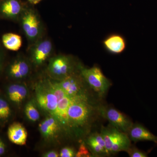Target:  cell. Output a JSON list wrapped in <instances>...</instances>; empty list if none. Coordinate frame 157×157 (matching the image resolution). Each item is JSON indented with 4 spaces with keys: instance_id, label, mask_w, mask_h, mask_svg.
I'll use <instances>...</instances> for the list:
<instances>
[{
    "instance_id": "cell-1",
    "label": "cell",
    "mask_w": 157,
    "mask_h": 157,
    "mask_svg": "<svg viewBox=\"0 0 157 157\" xmlns=\"http://www.w3.org/2000/svg\"><path fill=\"white\" fill-rule=\"evenodd\" d=\"M93 112L86 94L73 97L68 111L70 132L80 131L87 125Z\"/></svg>"
},
{
    "instance_id": "cell-2",
    "label": "cell",
    "mask_w": 157,
    "mask_h": 157,
    "mask_svg": "<svg viewBox=\"0 0 157 157\" xmlns=\"http://www.w3.org/2000/svg\"><path fill=\"white\" fill-rule=\"evenodd\" d=\"M101 134L105 140L109 155L118 152L126 151L131 147V140L128 135L114 127H103Z\"/></svg>"
},
{
    "instance_id": "cell-3",
    "label": "cell",
    "mask_w": 157,
    "mask_h": 157,
    "mask_svg": "<svg viewBox=\"0 0 157 157\" xmlns=\"http://www.w3.org/2000/svg\"><path fill=\"white\" fill-rule=\"evenodd\" d=\"M48 82L57 99V107L53 116L57 120L62 127L70 132L68 111L73 97L68 95L57 82L48 80Z\"/></svg>"
},
{
    "instance_id": "cell-4",
    "label": "cell",
    "mask_w": 157,
    "mask_h": 157,
    "mask_svg": "<svg viewBox=\"0 0 157 157\" xmlns=\"http://www.w3.org/2000/svg\"><path fill=\"white\" fill-rule=\"evenodd\" d=\"M81 76L89 85L100 96H104L110 86L109 80L98 67L90 68L81 67Z\"/></svg>"
},
{
    "instance_id": "cell-5",
    "label": "cell",
    "mask_w": 157,
    "mask_h": 157,
    "mask_svg": "<svg viewBox=\"0 0 157 157\" xmlns=\"http://www.w3.org/2000/svg\"><path fill=\"white\" fill-rule=\"evenodd\" d=\"M36 95L39 107L53 116L57 107V99L48 81L37 86Z\"/></svg>"
},
{
    "instance_id": "cell-6",
    "label": "cell",
    "mask_w": 157,
    "mask_h": 157,
    "mask_svg": "<svg viewBox=\"0 0 157 157\" xmlns=\"http://www.w3.org/2000/svg\"><path fill=\"white\" fill-rule=\"evenodd\" d=\"M98 111L113 127L125 133L128 132L133 125L132 121L126 116L112 107L101 106L98 108Z\"/></svg>"
},
{
    "instance_id": "cell-7",
    "label": "cell",
    "mask_w": 157,
    "mask_h": 157,
    "mask_svg": "<svg viewBox=\"0 0 157 157\" xmlns=\"http://www.w3.org/2000/svg\"><path fill=\"white\" fill-rule=\"evenodd\" d=\"M21 14V26L25 34L29 40L36 41L42 32V24L39 16L32 9L24 11Z\"/></svg>"
},
{
    "instance_id": "cell-8",
    "label": "cell",
    "mask_w": 157,
    "mask_h": 157,
    "mask_svg": "<svg viewBox=\"0 0 157 157\" xmlns=\"http://www.w3.org/2000/svg\"><path fill=\"white\" fill-rule=\"evenodd\" d=\"M73 63L70 57L59 55L51 59L48 70L52 76L60 79L72 74Z\"/></svg>"
},
{
    "instance_id": "cell-9",
    "label": "cell",
    "mask_w": 157,
    "mask_h": 157,
    "mask_svg": "<svg viewBox=\"0 0 157 157\" xmlns=\"http://www.w3.org/2000/svg\"><path fill=\"white\" fill-rule=\"evenodd\" d=\"M52 48V43L48 39L37 42L31 50V57L35 65L39 66L43 64L50 56Z\"/></svg>"
},
{
    "instance_id": "cell-10",
    "label": "cell",
    "mask_w": 157,
    "mask_h": 157,
    "mask_svg": "<svg viewBox=\"0 0 157 157\" xmlns=\"http://www.w3.org/2000/svg\"><path fill=\"white\" fill-rule=\"evenodd\" d=\"M58 83L64 91L70 97L86 94L80 78L73 74L60 79Z\"/></svg>"
},
{
    "instance_id": "cell-11",
    "label": "cell",
    "mask_w": 157,
    "mask_h": 157,
    "mask_svg": "<svg viewBox=\"0 0 157 157\" xmlns=\"http://www.w3.org/2000/svg\"><path fill=\"white\" fill-rule=\"evenodd\" d=\"M61 128V126L58 121L52 115L46 118L39 125V131L46 139H52L56 137Z\"/></svg>"
},
{
    "instance_id": "cell-12",
    "label": "cell",
    "mask_w": 157,
    "mask_h": 157,
    "mask_svg": "<svg viewBox=\"0 0 157 157\" xmlns=\"http://www.w3.org/2000/svg\"><path fill=\"white\" fill-rule=\"evenodd\" d=\"M128 133L130 140L135 142L150 141L157 144V136L140 124H133Z\"/></svg>"
},
{
    "instance_id": "cell-13",
    "label": "cell",
    "mask_w": 157,
    "mask_h": 157,
    "mask_svg": "<svg viewBox=\"0 0 157 157\" xmlns=\"http://www.w3.org/2000/svg\"><path fill=\"white\" fill-rule=\"evenodd\" d=\"M9 140L16 145H25L27 139L26 130L21 124L15 122L9 127L8 130Z\"/></svg>"
},
{
    "instance_id": "cell-14",
    "label": "cell",
    "mask_w": 157,
    "mask_h": 157,
    "mask_svg": "<svg viewBox=\"0 0 157 157\" xmlns=\"http://www.w3.org/2000/svg\"><path fill=\"white\" fill-rule=\"evenodd\" d=\"M30 71L29 64L24 58H19L11 64L9 68V76L15 79H22L29 75Z\"/></svg>"
},
{
    "instance_id": "cell-15",
    "label": "cell",
    "mask_w": 157,
    "mask_h": 157,
    "mask_svg": "<svg viewBox=\"0 0 157 157\" xmlns=\"http://www.w3.org/2000/svg\"><path fill=\"white\" fill-rule=\"evenodd\" d=\"M87 143L93 153L96 155H108L106 144L101 133H94L87 139Z\"/></svg>"
},
{
    "instance_id": "cell-16",
    "label": "cell",
    "mask_w": 157,
    "mask_h": 157,
    "mask_svg": "<svg viewBox=\"0 0 157 157\" xmlns=\"http://www.w3.org/2000/svg\"><path fill=\"white\" fill-rule=\"evenodd\" d=\"M0 11L6 17L15 18L22 13V7L18 0H6L1 5Z\"/></svg>"
},
{
    "instance_id": "cell-17",
    "label": "cell",
    "mask_w": 157,
    "mask_h": 157,
    "mask_svg": "<svg viewBox=\"0 0 157 157\" xmlns=\"http://www.w3.org/2000/svg\"><path fill=\"white\" fill-rule=\"evenodd\" d=\"M104 46L111 53L119 54L124 51L126 47V42L121 36L113 35L109 36L104 42Z\"/></svg>"
},
{
    "instance_id": "cell-18",
    "label": "cell",
    "mask_w": 157,
    "mask_h": 157,
    "mask_svg": "<svg viewBox=\"0 0 157 157\" xmlns=\"http://www.w3.org/2000/svg\"><path fill=\"white\" fill-rule=\"evenodd\" d=\"M2 41L3 45L7 49L13 51L19 50L22 45L21 37L17 34L12 33L4 34Z\"/></svg>"
},
{
    "instance_id": "cell-19",
    "label": "cell",
    "mask_w": 157,
    "mask_h": 157,
    "mask_svg": "<svg viewBox=\"0 0 157 157\" xmlns=\"http://www.w3.org/2000/svg\"><path fill=\"white\" fill-rule=\"evenodd\" d=\"M25 112L26 116L31 121H37L40 118L39 111L32 101L28 102L26 105Z\"/></svg>"
},
{
    "instance_id": "cell-20",
    "label": "cell",
    "mask_w": 157,
    "mask_h": 157,
    "mask_svg": "<svg viewBox=\"0 0 157 157\" xmlns=\"http://www.w3.org/2000/svg\"><path fill=\"white\" fill-rule=\"evenodd\" d=\"M11 113V109L8 102L2 98H0V120L7 119Z\"/></svg>"
},
{
    "instance_id": "cell-21",
    "label": "cell",
    "mask_w": 157,
    "mask_h": 157,
    "mask_svg": "<svg viewBox=\"0 0 157 157\" xmlns=\"http://www.w3.org/2000/svg\"><path fill=\"white\" fill-rule=\"evenodd\" d=\"M20 84H13L9 86L7 90V94L10 101L17 104V94Z\"/></svg>"
},
{
    "instance_id": "cell-22",
    "label": "cell",
    "mask_w": 157,
    "mask_h": 157,
    "mask_svg": "<svg viewBox=\"0 0 157 157\" xmlns=\"http://www.w3.org/2000/svg\"><path fill=\"white\" fill-rule=\"evenodd\" d=\"M131 157H148L147 154L145 152L140 150L136 147H130L126 151Z\"/></svg>"
},
{
    "instance_id": "cell-23",
    "label": "cell",
    "mask_w": 157,
    "mask_h": 157,
    "mask_svg": "<svg viewBox=\"0 0 157 157\" xmlns=\"http://www.w3.org/2000/svg\"><path fill=\"white\" fill-rule=\"evenodd\" d=\"M76 153L73 148L65 147L62 149L60 152L59 156L61 157H73L76 156Z\"/></svg>"
},
{
    "instance_id": "cell-24",
    "label": "cell",
    "mask_w": 157,
    "mask_h": 157,
    "mask_svg": "<svg viewBox=\"0 0 157 157\" xmlns=\"http://www.w3.org/2000/svg\"><path fill=\"white\" fill-rule=\"evenodd\" d=\"M90 154L88 151L87 149L86 148L84 144H82L79 147V150L76 155V157H89Z\"/></svg>"
},
{
    "instance_id": "cell-25",
    "label": "cell",
    "mask_w": 157,
    "mask_h": 157,
    "mask_svg": "<svg viewBox=\"0 0 157 157\" xmlns=\"http://www.w3.org/2000/svg\"><path fill=\"white\" fill-rule=\"evenodd\" d=\"M59 156V154L54 151H51L47 152L43 155V157H58Z\"/></svg>"
},
{
    "instance_id": "cell-26",
    "label": "cell",
    "mask_w": 157,
    "mask_h": 157,
    "mask_svg": "<svg viewBox=\"0 0 157 157\" xmlns=\"http://www.w3.org/2000/svg\"><path fill=\"white\" fill-rule=\"evenodd\" d=\"M6 151V145L3 141L0 139V155H2Z\"/></svg>"
},
{
    "instance_id": "cell-27",
    "label": "cell",
    "mask_w": 157,
    "mask_h": 157,
    "mask_svg": "<svg viewBox=\"0 0 157 157\" xmlns=\"http://www.w3.org/2000/svg\"><path fill=\"white\" fill-rule=\"evenodd\" d=\"M42 0H28L29 2L33 5H36L40 2Z\"/></svg>"
},
{
    "instance_id": "cell-28",
    "label": "cell",
    "mask_w": 157,
    "mask_h": 157,
    "mask_svg": "<svg viewBox=\"0 0 157 157\" xmlns=\"http://www.w3.org/2000/svg\"><path fill=\"white\" fill-rule=\"evenodd\" d=\"M3 63V57L2 56V54L0 52V71L2 69V66Z\"/></svg>"
}]
</instances>
